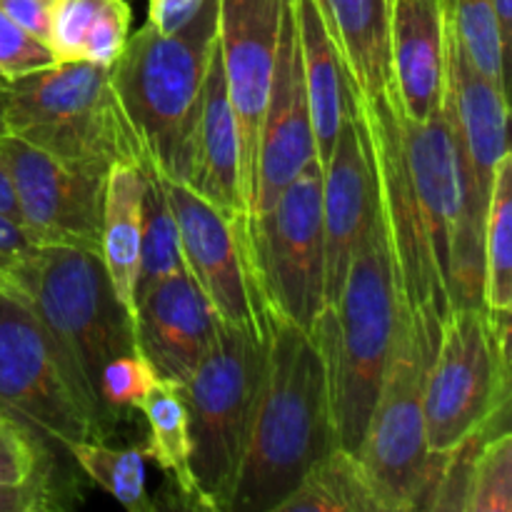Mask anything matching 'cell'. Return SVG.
<instances>
[{
	"label": "cell",
	"mask_w": 512,
	"mask_h": 512,
	"mask_svg": "<svg viewBox=\"0 0 512 512\" xmlns=\"http://www.w3.org/2000/svg\"><path fill=\"white\" fill-rule=\"evenodd\" d=\"M335 445L318 338L270 310L263 390L228 512H278L310 465Z\"/></svg>",
	"instance_id": "1"
},
{
	"label": "cell",
	"mask_w": 512,
	"mask_h": 512,
	"mask_svg": "<svg viewBox=\"0 0 512 512\" xmlns=\"http://www.w3.org/2000/svg\"><path fill=\"white\" fill-rule=\"evenodd\" d=\"M398 320L393 253L383 210L375 203L338 300L323 308L313 328L325 358L335 438L355 455L383 385Z\"/></svg>",
	"instance_id": "2"
},
{
	"label": "cell",
	"mask_w": 512,
	"mask_h": 512,
	"mask_svg": "<svg viewBox=\"0 0 512 512\" xmlns=\"http://www.w3.org/2000/svg\"><path fill=\"white\" fill-rule=\"evenodd\" d=\"M25 308L35 315L58 355L75 395L105 435L115 433V413L100 395L108 363L133 355V323L118 303L98 253L45 248Z\"/></svg>",
	"instance_id": "3"
},
{
	"label": "cell",
	"mask_w": 512,
	"mask_h": 512,
	"mask_svg": "<svg viewBox=\"0 0 512 512\" xmlns=\"http://www.w3.org/2000/svg\"><path fill=\"white\" fill-rule=\"evenodd\" d=\"M215 30L218 0H208L178 33H158L148 23L128 33L123 50L108 68L135 160H148L163 175L173 168L178 145L198 105L218 40Z\"/></svg>",
	"instance_id": "4"
},
{
	"label": "cell",
	"mask_w": 512,
	"mask_h": 512,
	"mask_svg": "<svg viewBox=\"0 0 512 512\" xmlns=\"http://www.w3.org/2000/svg\"><path fill=\"white\" fill-rule=\"evenodd\" d=\"M268 338L218 318L208 350L188 383L178 385L188 410L195 508L228 512L248 450L265 378Z\"/></svg>",
	"instance_id": "5"
},
{
	"label": "cell",
	"mask_w": 512,
	"mask_h": 512,
	"mask_svg": "<svg viewBox=\"0 0 512 512\" xmlns=\"http://www.w3.org/2000/svg\"><path fill=\"white\" fill-rule=\"evenodd\" d=\"M8 133L93 178L135 160L105 65L65 60L8 83Z\"/></svg>",
	"instance_id": "6"
},
{
	"label": "cell",
	"mask_w": 512,
	"mask_h": 512,
	"mask_svg": "<svg viewBox=\"0 0 512 512\" xmlns=\"http://www.w3.org/2000/svg\"><path fill=\"white\" fill-rule=\"evenodd\" d=\"M510 313L458 308L440 328L425 375V430L433 455H450L470 435L508 418Z\"/></svg>",
	"instance_id": "7"
},
{
	"label": "cell",
	"mask_w": 512,
	"mask_h": 512,
	"mask_svg": "<svg viewBox=\"0 0 512 512\" xmlns=\"http://www.w3.org/2000/svg\"><path fill=\"white\" fill-rule=\"evenodd\" d=\"M353 100L363 120L378 203L388 228L398 280L400 318L408 323L410 333L420 343L435 350L440 328L450 318V293L430 248L423 215L410 183L393 93L388 88V93L373 100H358L355 95Z\"/></svg>",
	"instance_id": "8"
},
{
	"label": "cell",
	"mask_w": 512,
	"mask_h": 512,
	"mask_svg": "<svg viewBox=\"0 0 512 512\" xmlns=\"http://www.w3.org/2000/svg\"><path fill=\"white\" fill-rule=\"evenodd\" d=\"M433 353L400 318L383 385L358 450L385 512L428 508L445 460V455L430 453L425 430V375Z\"/></svg>",
	"instance_id": "9"
},
{
	"label": "cell",
	"mask_w": 512,
	"mask_h": 512,
	"mask_svg": "<svg viewBox=\"0 0 512 512\" xmlns=\"http://www.w3.org/2000/svg\"><path fill=\"white\" fill-rule=\"evenodd\" d=\"M170 208L178 223L183 268L213 313L255 338H268L270 308L260 280L248 215H225L180 180L165 178Z\"/></svg>",
	"instance_id": "10"
},
{
	"label": "cell",
	"mask_w": 512,
	"mask_h": 512,
	"mask_svg": "<svg viewBox=\"0 0 512 512\" xmlns=\"http://www.w3.org/2000/svg\"><path fill=\"white\" fill-rule=\"evenodd\" d=\"M268 308L313 333L325 308L323 168L310 160L268 213L250 220Z\"/></svg>",
	"instance_id": "11"
},
{
	"label": "cell",
	"mask_w": 512,
	"mask_h": 512,
	"mask_svg": "<svg viewBox=\"0 0 512 512\" xmlns=\"http://www.w3.org/2000/svg\"><path fill=\"white\" fill-rule=\"evenodd\" d=\"M0 415L65 450L105 443L75 395L48 335L18 300L0 293Z\"/></svg>",
	"instance_id": "12"
},
{
	"label": "cell",
	"mask_w": 512,
	"mask_h": 512,
	"mask_svg": "<svg viewBox=\"0 0 512 512\" xmlns=\"http://www.w3.org/2000/svg\"><path fill=\"white\" fill-rule=\"evenodd\" d=\"M20 210V225L43 248H78L100 255L103 178L60 163L18 135L0 138Z\"/></svg>",
	"instance_id": "13"
},
{
	"label": "cell",
	"mask_w": 512,
	"mask_h": 512,
	"mask_svg": "<svg viewBox=\"0 0 512 512\" xmlns=\"http://www.w3.org/2000/svg\"><path fill=\"white\" fill-rule=\"evenodd\" d=\"M285 0H218V55L240 140V183L253 200L258 135L268 103Z\"/></svg>",
	"instance_id": "14"
},
{
	"label": "cell",
	"mask_w": 512,
	"mask_h": 512,
	"mask_svg": "<svg viewBox=\"0 0 512 512\" xmlns=\"http://www.w3.org/2000/svg\"><path fill=\"white\" fill-rule=\"evenodd\" d=\"M310 160H318L315 135L313 123H310L303 68H300L293 0H285L278 53H275L268 103H265L258 135V163H255L250 220L268 213L278 195L285 190V185L293 183L295 175Z\"/></svg>",
	"instance_id": "15"
},
{
	"label": "cell",
	"mask_w": 512,
	"mask_h": 512,
	"mask_svg": "<svg viewBox=\"0 0 512 512\" xmlns=\"http://www.w3.org/2000/svg\"><path fill=\"white\" fill-rule=\"evenodd\" d=\"M348 85V83H345ZM378 203L373 160L353 93H345L338 138L323 165V243L325 308L338 300L363 230Z\"/></svg>",
	"instance_id": "16"
},
{
	"label": "cell",
	"mask_w": 512,
	"mask_h": 512,
	"mask_svg": "<svg viewBox=\"0 0 512 512\" xmlns=\"http://www.w3.org/2000/svg\"><path fill=\"white\" fill-rule=\"evenodd\" d=\"M165 178L180 180L225 215H248L240 183V140L215 40L198 105Z\"/></svg>",
	"instance_id": "17"
},
{
	"label": "cell",
	"mask_w": 512,
	"mask_h": 512,
	"mask_svg": "<svg viewBox=\"0 0 512 512\" xmlns=\"http://www.w3.org/2000/svg\"><path fill=\"white\" fill-rule=\"evenodd\" d=\"M130 323L135 355L155 378L185 385L213 340L218 315L180 268L135 298Z\"/></svg>",
	"instance_id": "18"
},
{
	"label": "cell",
	"mask_w": 512,
	"mask_h": 512,
	"mask_svg": "<svg viewBox=\"0 0 512 512\" xmlns=\"http://www.w3.org/2000/svg\"><path fill=\"white\" fill-rule=\"evenodd\" d=\"M445 45H448L445 48L448 63H445L443 110L458 138L465 173L475 183L483 203H488L498 163L510 153L508 90L498 88L478 73L448 25H445Z\"/></svg>",
	"instance_id": "19"
},
{
	"label": "cell",
	"mask_w": 512,
	"mask_h": 512,
	"mask_svg": "<svg viewBox=\"0 0 512 512\" xmlns=\"http://www.w3.org/2000/svg\"><path fill=\"white\" fill-rule=\"evenodd\" d=\"M445 13L440 0H393L390 90L400 115L428 123L445 98Z\"/></svg>",
	"instance_id": "20"
},
{
	"label": "cell",
	"mask_w": 512,
	"mask_h": 512,
	"mask_svg": "<svg viewBox=\"0 0 512 512\" xmlns=\"http://www.w3.org/2000/svg\"><path fill=\"white\" fill-rule=\"evenodd\" d=\"M318 5L350 93L358 100L388 93L393 0H318Z\"/></svg>",
	"instance_id": "21"
},
{
	"label": "cell",
	"mask_w": 512,
	"mask_h": 512,
	"mask_svg": "<svg viewBox=\"0 0 512 512\" xmlns=\"http://www.w3.org/2000/svg\"><path fill=\"white\" fill-rule=\"evenodd\" d=\"M293 13L295 30H298L300 68H303L310 123H313L315 135V155L323 168L338 138L348 85H345L343 65H340L338 50L330 38L318 0H293Z\"/></svg>",
	"instance_id": "22"
},
{
	"label": "cell",
	"mask_w": 512,
	"mask_h": 512,
	"mask_svg": "<svg viewBox=\"0 0 512 512\" xmlns=\"http://www.w3.org/2000/svg\"><path fill=\"white\" fill-rule=\"evenodd\" d=\"M145 173L138 160L110 165L103 185L100 258L113 293L125 313H135V278L140 263V218H143Z\"/></svg>",
	"instance_id": "23"
},
{
	"label": "cell",
	"mask_w": 512,
	"mask_h": 512,
	"mask_svg": "<svg viewBox=\"0 0 512 512\" xmlns=\"http://www.w3.org/2000/svg\"><path fill=\"white\" fill-rule=\"evenodd\" d=\"M130 33L125 0H58L50 5L48 48L55 60H90L110 68Z\"/></svg>",
	"instance_id": "24"
},
{
	"label": "cell",
	"mask_w": 512,
	"mask_h": 512,
	"mask_svg": "<svg viewBox=\"0 0 512 512\" xmlns=\"http://www.w3.org/2000/svg\"><path fill=\"white\" fill-rule=\"evenodd\" d=\"M278 512H385V505L358 455L335 445L310 465Z\"/></svg>",
	"instance_id": "25"
},
{
	"label": "cell",
	"mask_w": 512,
	"mask_h": 512,
	"mask_svg": "<svg viewBox=\"0 0 512 512\" xmlns=\"http://www.w3.org/2000/svg\"><path fill=\"white\" fill-rule=\"evenodd\" d=\"M135 408L143 410L148 420V453L173 478L178 493L195 505V485L190 473V438L188 410L183 393L175 383L155 378L138 400Z\"/></svg>",
	"instance_id": "26"
},
{
	"label": "cell",
	"mask_w": 512,
	"mask_h": 512,
	"mask_svg": "<svg viewBox=\"0 0 512 512\" xmlns=\"http://www.w3.org/2000/svg\"><path fill=\"white\" fill-rule=\"evenodd\" d=\"M483 305L512 313V153L495 170L483 228Z\"/></svg>",
	"instance_id": "27"
},
{
	"label": "cell",
	"mask_w": 512,
	"mask_h": 512,
	"mask_svg": "<svg viewBox=\"0 0 512 512\" xmlns=\"http://www.w3.org/2000/svg\"><path fill=\"white\" fill-rule=\"evenodd\" d=\"M145 173L143 218H140V263L135 278V298L165 275L183 268L178 223L165 193L163 173L153 163H140Z\"/></svg>",
	"instance_id": "28"
},
{
	"label": "cell",
	"mask_w": 512,
	"mask_h": 512,
	"mask_svg": "<svg viewBox=\"0 0 512 512\" xmlns=\"http://www.w3.org/2000/svg\"><path fill=\"white\" fill-rule=\"evenodd\" d=\"M440 5L445 13V25L455 35L470 63L490 83L508 90L505 60H508L510 48L500 33L493 0H440Z\"/></svg>",
	"instance_id": "29"
},
{
	"label": "cell",
	"mask_w": 512,
	"mask_h": 512,
	"mask_svg": "<svg viewBox=\"0 0 512 512\" xmlns=\"http://www.w3.org/2000/svg\"><path fill=\"white\" fill-rule=\"evenodd\" d=\"M68 450L88 478L125 510L155 512V503L145 490V465L138 450H118L105 443H75Z\"/></svg>",
	"instance_id": "30"
},
{
	"label": "cell",
	"mask_w": 512,
	"mask_h": 512,
	"mask_svg": "<svg viewBox=\"0 0 512 512\" xmlns=\"http://www.w3.org/2000/svg\"><path fill=\"white\" fill-rule=\"evenodd\" d=\"M463 512H512V435L500 430L470 460Z\"/></svg>",
	"instance_id": "31"
},
{
	"label": "cell",
	"mask_w": 512,
	"mask_h": 512,
	"mask_svg": "<svg viewBox=\"0 0 512 512\" xmlns=\"http://www.w3.org/2000/svg\"><path fill=\"white\" fill-rule=\"evenodd\" d=\"M43 250L23 225L0 215V293L20 305L28 303Z\"/></svg>",
	"instance_id": "32"
},
{
	"label": "cell",
	"mask_w": 512,
	"mask_h": 512,
	"mask_svg": "<svg viewBox=\"0 0 512 512\" xmlns=\"http://www.w3.org/2000/svg\"><path fill=\"white\" fill-rule=\"evenodd\" d=\"M58 63L53 50L43 40L25 33L15 20L0 10V78L18 80Z\"/></svg>",
	"instance_id": "33"
},
{
	"label": "cell",
	"mask_w": 512,
	"mask_h": 512,
	"mask_svg": "<svg viewBox=\"0 0 512 512\" xmlns=\"http://www.w3.org/2000/svg\"><path fill=\"white\" fill-rule=\"evenodd\" d=\"M48 460L38 435L0 415V485H20Z\"/></svg>",
	"instance_id": "34"
},
{
	"label": "cell",
	"mask_w": 512,
	"mask_h": 512,
	"mask_svg": "<svg viewBox=\"0 0 512 512\" xmlns=\"http://www.w3.org/2000/svg\"><path fill=\"white\" fill-rule=\"evenodd\" d=\"M153 380V370L138 355H123V358H115L113 363H108V368L103 370L100 395H103L105 405L115 413L118 408L138 405V400L143 398V393Z\"/></svg>",
	"instance_id": "35"
},
{
	"label": "cell",
	"mask_w": 512,
	"mask_h": 512,
	"mask_svg": "<svg viewBox=\"0 0 512 512\" xmlns=\"http://www.w3.org/2000/svg\"><path fill=\"white\" fill-rule=\"evenodd\" d=\"M53 473L40 470L20 485H0V512H45L60 508Z\"/></svg>",
	"instance_id": "36"
},
{
	"label": "cell",
	"mask_w": 512,
	"mask_h": 512,
	"mask_svg": "<svg viewBox=\"0 0 512 512\" xmlns=\"http://www.w3.org/2000/svg\"><path fill=\"white\" fill-rule=\"evenodd\" d=\"M208 0H150L148 3V25L158 33H178L183 30Z\"/></svg>",
	"instance_id": "37"
},
{
	"label": "cell",
	"mask_w": 512,
	"mask_h": 512,
	"mask_svg": "<svg viewBox=\"0 0 512 512\" xmlns=\"http://www.w3.org/2000/svg\"><path fill=\"white\" fill-rule=\"evenodd\" d=\"M0 10L20 25L25 33L48 45L50 3L45 0H0Z\"/></svg>",
	"instance_id": "38"
},
{
	"label": "cell",
	"mask_w": 512,
	"mask_h": 512,
	"mask_svg": "<svg viewBox=\"0 0 512 512\" xmlns=\"http://www.w3.org/2000/svg\"><path fill=\"white\" fill-rule=\"evenodd\" d=\"M0 215L20 223V210H18V200H15L13 180H10V173L8 168H5L3 158H0Z\"/></svg>",
	"instance_id": "39"
},
{
	"label": "cell",
	"mask_w": 512,
	"mask_h": 512,
	"mask_svg": "<svg viewBox=\"0 0 512 512\" xmlns=\"http://www.w3.org/2000/svg\"><path fill=\"white\" fill-rule=\"evenodd\" d=\"M8 135V80L0 78V138Z\"/></svg>",
	"instance_id": "40"
},
{
	"label": "cell",
	"mask_w": 512,
	"mask_h": 512,
	"mask_svg": "<svg viewBox=\"0 0 512 512\" xmlns=\"http://www.w3.org/2000/svg\"><path fill=\"white\" fill-rule=\"evenodd\" d=\"M45 3H50V5H53V3H58V0H45Z\"/></svg>",
	"instance_id": "41"
}]
</instances>
